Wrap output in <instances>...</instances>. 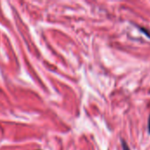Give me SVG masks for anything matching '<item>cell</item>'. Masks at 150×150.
Wrapping results in <instances>:
<instances>
[{
	"mask_svg": "<svg viewBox=\"0 0 150 150\" xmlns=\"http://www.w3.org/2000/svg\"><path fill=\"white\" fill-rule=\"evenodd\" d=\"M149 134H150V116H149Z\"/></svg>",
	"mask_w": 150,
	"mask_h": 150,
	"instance_id": "1",
	"label": "cell"
}]
</instances>
